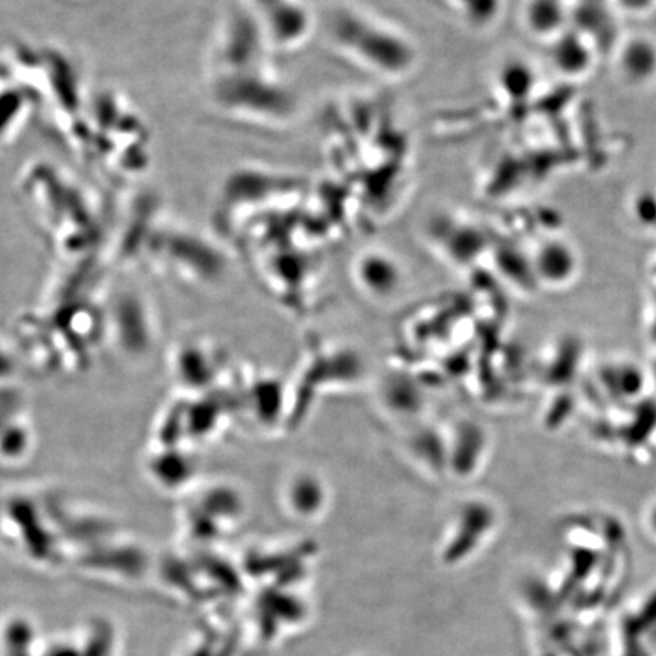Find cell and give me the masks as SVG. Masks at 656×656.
<instances>
[{"mask_svg":"<svg viewBox=\"0 0 656 656\" xmlns=\"http://www.w3.org/2000/svg\"><path fill=\"white\" fill-rule=\"evenodd\" d=\"M570 19L564 0H529L524 7L523 20L527 31L538 39L555 40L566 30Z\"/></svg>","mask_w":656,"mask_h":656,"instance_id":"cell-1","label":"cell"},{"mask_svg":"<svg viewBox=\"0 0 656 656\" xmlns=\"http://www.w3.org/2000/svg\"><path fill=\"white\" fill-rule=\"evenodd\" d=\"M551 64L559 74L582 75L591 64L590 40L581 32L564 31L551 40Z\"/></svg>","mask_w":656,"mask_h":656,"instance_id":"cell-2","label":"cell"},{"mask_svg":"<svg viewBox=\"0 0 656 656\" xmlns=\"http://www.w3.org/2000/svg\"><path fill=\"white\" fill-rule=\"evenodd\" d=\"M359 278L374 294H391L400 282L397 263L386 254H367L359 262Z\"/></svg>","mask_w":656,"mask_h":656,"instance_id":"cell-3","label":"cell"},{"mask_svg":"<svg viewBox=\"0 0 656 656\" xmlns=\"http://www.w3.org/2000/svg\"><path fill=\"white\" fill-rule=\"evenodd\" d=\"M623 75L632 83H646L656 75V47L647 40H634L623 47Z\"/></svg>","mask_w":656,"mask_h":656,"instance_id":"cell-4","label":"cell"},{"mask_svg":"<svg viewBox=\"0 0 656 656\" xmlns=\"http://www.w3.org/2000/svg\"><path fill=\"white\" fill-rule=\"evenodd\" d=\"M463 22L474 30H488L502 15L505 0H451Z\"/></svg>","mask_w":656,"mask_h":656,"instance_id":"cell-5","label":"cell"},{"mask_svg":"<svg viewBox=\"0 0 656 656\" xmlns=\"http://www.w3.org/2000/svg\"><path fill=\"white\" fill-rule=\"evenodd\" d=\"M571 255L573 254L570 253V250L562 242H549L539 250L535 265H537L539 272H543L546 277L555 280L562 277L558 263L570 272L571 260H573Z\"/></svg>","mask_w":656,"mask_h":656,"instance_id":"cell-6","label":"cell"},{"mask_svg":"<svg viewBox=\"0 0 656 656\" xmlns=\"http://www.w3.org/2000/svg\"><path fill=\"white\" fill-rule=\"evenodd\" d=\"M578 2L583 3V6H600V3L603 2V0H578Z\"/></svg>","mask_w":656,"mask_h":656,"instance_id":"cell-7","label":"cell"}]
</instances>
